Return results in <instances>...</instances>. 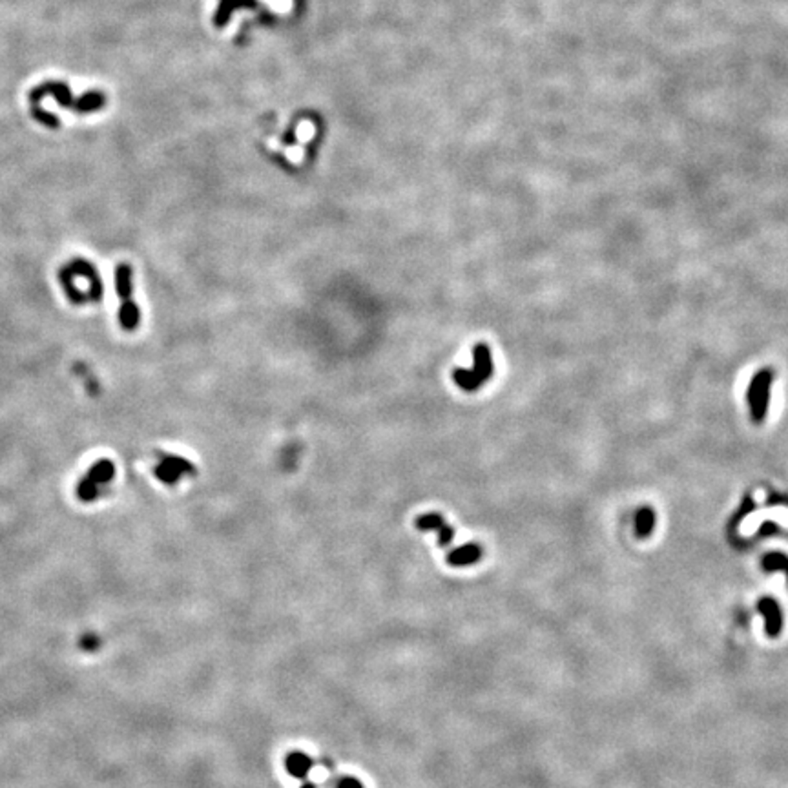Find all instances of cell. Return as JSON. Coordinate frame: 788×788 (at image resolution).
Returning <instances> with one entry per match:
<instances>
[{
	"mask_svg": "<svg viewBox=\"0 0 788 788\" xmlns=\"http://www.w3.org/2000/svg\"><path fill=\"white\" fill-rule=\"evenodd\" d=\"M59 283L73 305L99 303L104 298L103 279L97 268L86 259H72L59 272Z\"/></svg>",
	"mask_w": 788,
	"mask_h": 788,
	"instance_id": "obj_1",
	"label": "cell"
},
{
	"mask_svg": "<svg viewBox=\"0 0 788 788\" xmlns=\"http://www.w3.org/2000/svg\"><path fill=\"white\" fill-rule=\"evenodd\" d=\"M115 290L121 298L119 325L126 332H134L141 325V309L134 299V268L128 263L115 267Z\"/></svg>",
	"mask_w": 788,
	"mask_h": 788,
	"instance_id": "obj_2",
	"label": "cell"
},
{
	"mask_svg": "<svg viewBox=\"0 0 788 788\" xmlns=\"http://www.w3.org/2000/svg\"><path fill=\"white\" fill-rule=\"evenodd\" d=\"M473 369H454L453 381L465 392L478 391L493 376V360L491 349L485 343H476L473 349Z\"/></svg>",
	"mask_w": 788,
	"mask_h": 788,
	"instance_id": "obj_3",
	"label": "cell"
},
{
	"mask_svg": "<svg viewBox=\"0 0 788 788\" xmlns=\"http://www.w3.org/2000/svg\"><path fill=\"white\" fill-rule=\"evenodd\" d=\"M114 476H115L114 462L108 458L97 460V462L92 464V467L84 473L83 478L79 480L75 495H77V498L81 500V502H84V504L95 502V500L103 496L104 489L112 484Z\"/></svg>",
	"mask_w": 788,
	"mask_h": 788,
	"instance_id": "obj_4",
	"label": "cell"
},
{
	"mask_svg": "<svg viewBox=\"0 0 788 788\" xmlns=\"http://www.w3.org/2000/svg\"><path fill=\"white\" fill-rule=\"evenodd\" d=\"M197 473L196 465L190 460L179 454L157 453V464L154 465L155 478L165 485H177L183 476H194Z\"/></svg>",
	"mask_w": 788,
	"mask_h": 788,
	"instance_id": "obj_5",
	"label": "cell"
},
{
	"mask_svg": "<svg viewBox=\"0 0 788 788\" xmlns=\"http://www.w3.org/2000/svg\"><path fill=\"white\" fill-rule=\"evenodd\" d=\"M772 376L770 372L762 371L759 372L758 376L754 378L750 391H748V400L752 405V416L756 422H761L767 412V403H768V387H770Z\"/></svg>",
	"mask_w": 788,
	"mask_h": 788,
	"instance_id": "obj_6",
	"label": "cell"
},
{
	"mask_svg": "<svg viewBox=\"0 0 788 788\" xmlns=\"http://www.w3.org/2000/svg\"><path fill=\"white\" fill-rule=\"evenodd\" d=\"M418 531H434L438 535V546L447 547L454 538V529L443 521L440 513H425L414 521Z\"/></svg>",
	"mask_w": 788,
	"mask_h": 788,
	"instance_id": "obj_7",
	"label": "cell"
},
{
	"mask_svg": "<svg viewBox=\"0 0 788 788\" xmlns=\"http://www.w3.org/2000/svg\"><path fill=\"white\" fill-rule=\"evenodd\" d=\"M482 558V547L478 544H464V546L456 547L453 552H449L445 560L449 566L454 567H464V566H473Z\"/></svg>",
	"mask_w": 788,
	"mask_h": 788,
	"instance_id": "obj_8",
	"label": "cell"
},
{
	"mask_svg": "<svg viewBox=\"0 0 788 788\" xmlns=\"http://www.w3.org/2000/svg\"><path fill=\"white\" fill-rule=\"evenodd\" d=\"M758 608L765 613V618H767V634L770 637H778L779 632H781V624H783L781 609H779L778 603L772 600V598L765 597L762 600H759Z\"/></svg>",
	"mask_w": 788,
	"mask_h": 788,
	"instance_id": "obj_9",
	"label": "cell"
},
{
	"mask_svg": "<svg viewBox=\"0 0 788 788\" xmlns=\"http://www.w3.org/2000/svg\"><path fill=\"white\" fill-rule=\"evenodd\" d=\"M285 767H287V772H289L292 778L303 779L305 781L310 770H312V767H314V762H312V759H310L309 756H305V754L292 752L287 756V759H285Z\"/></svg>",
	"mask_w": 788,
	"mask_h": 788,
	"instance_id": "obj_10",
	"label": "cell"
},
{
	"mask_svg": "<svg viewBox=\"0 0 788 788\" xmlns=\"http://www.w3.org/2000/svg\"><path fill=\"white\" fill-rule=\"evenodd\" d=\"M654 524H655L654 511L649 509V507L640 509L639 515H637V535L639 536L649 535L651 529H654Z\"/></svg>",
	"mask_w": 788,
	"mask_h": 788,
	"instance_id": "obj_11",
	"label": "cell"
},
{
	"mask_svg": "<svg viewBox=\"0 0 788 788\" xmlns=\"http://www.w3.org/2000/svg\"><path fill=\"white\" fill-rule=\"evenodd\" d=\"M762 566H765V569H768V572H774V569L785 572L788 577V558L783 555V553H768V555L765 556V560H762Z\"/></svg>",
	"mask_w": 788,
	"mask_h": 788,
	"instance_id": "obj_12",
	"label": "cell"
},
{
	"mask_svg": "<svg viewBox=\"0 0 788 788\" xmlns=\"http://www.w3.org/2000/svg\"><path fill=\"white\" fill-rule=\"evenodd\" d=\"M314 135V126L310 123H301L298 126V137L301 141H310Z\"/></svg>",
	"mask_w": 788,
	"mask_h": 788,
	"instance_id": "obj_13",
	"label": "cell"
},
{
	"mask_svg": "<svg viewBox=\"0 0 788 788\" xmlns=\"http://www.w3.org/2000/svg\"><path fill=\"white\" fill-rule=\"evenodd\" d=\"M338 788H363V785L354 778H341L338 781Z\"/></svg>",
	"mask_w": 788,
	"mask_h": 788,
	"instance_id": "obj_14",
	"label": "cell"
},
{
	"mask_svg": "<svg viewBox=\"0 0 788 788\" xmlns=\"http://www.w3.org/2000/svg\"><path fill=\"white\" fill-rule=\"evenodd\" d=\"M301 155H303V152H301V148H294L289 152V157L294 161V163H298L299 159H301Z\"/></svg>",
	"mask_w": 788,
	"mask_h": 788,
	"instance_id": "obj_15",
	"label": "cell"
},
{
	"mask_svg": "<svg viewBox=\"0 0 788 788\" xmlns=\"http://www.w3.org/2000/svg\"><path fill=\"white\" fill-rule=\"evenodd\" d=\"M301 788H318V787H316L314 783H310V781H307V779H305L303 785H301Z\"/></svg>",
	"mask_w": 788,
	"mask_h": 788,
	"instance_id": "obj_16",
	"label": "cell"
}]
</instances>
